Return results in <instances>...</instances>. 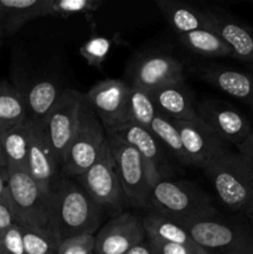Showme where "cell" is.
<instances>
[{
  "instance_id": "cell-1",
  "label": "cell",
  "mask_w": 253,
  "mask_h": 254,
  "mask_svg": "<svg viewBox=\"0 0 253 254\" xmlns=\"http://www.w3.org/2000/svg\"><path fill=\"white\" fill-rule=\"evenodd\" d=\"M101 221V207L69 179L56 180L51 190L49 230L61 241L94 235Z\"/></svg>"
},
{
  "instance_id": "cell-2",
  "label": "cell",
  "mask_w": 253,
  "mask_h": 254,
  "mask_svg": "<svg viewBox=\"0 0 253 254\" xmlns=\"http://www.w3.org/2000/svg\"><path fill=\"white\" fill-rule=\"evenodd\" d=\"M149 202L156 213L178 223L210 218L217 213L210 196L197 186L166 176L151 185Z\"/></svg>"
},
{
  "instance_id": "cell-3",
  "label": "cell",
  "mask_w": 253,
  "mask_h": 254,
  "mask_svg": "<svg viewBox=\"0 0 253 254\" xmlns=\"http://www.w3.org/2000/svg\"><path fill=\"white\" fill-rule=\"evenodd\" d=\"M220 202L232 212L245 213L253 193V165L228 150L203 168Z\"/></svg>"
},
{
  "instance_id": "cell-4",
  "label": "cell",
  "mask_w": 253,
  "mask_h": 254,
  "mask_svg": "<svg viewBox=\"0 0 253 254\" xmlns=\"http://www.w3.org/2000/svg\"><path fill=\"white\" fill-rule=\"evenodd\" d=\"M208 254H253V226L216 216L180 223Z\"/></svg>"
},
{
  "instance_id": "cell-5",
  "label": "cell",
  "mask_w": 253,
  "mask_h": 254,
  "mask_svg": "<svg viewBox=\"0 0 253 254\" xmlns=\"http://www.w3.org/2000/svg\"><path fill=\"white\" fill-rule=\"evenodd\" d=\"M9 207L17 225L49 230L51 193L40 188L26 169H10Z\"/></svg>"
},
{
  "instance_id": "cell-6",
  "label": "cell",
  "mask_w": 253,
  "mask_h": 254,
  "mask_svg": "<svg viewBox=\"0 0 253 254\" xmlns=\"http://www.w3.org/2000/svg\"><path fill=\"white\" fill-rule=\"evenodd\" d=\"M107 140L103 124L84 98L78 128L62 161L63 170L74 178L86 173L97 160Z\"/></svg>"
},
{
  "instance_id": "cell-7",
  "label": "cell",
  "mask_w": 253,
  "mask_h": 254,
  "mask_svg": "<svg viewBox=\"0 0 253 254\" xmlns=\"http://www.w3.org/2000/svg\"><path fill=\"white\" fill-rule=\"evenodd\" d=\"M107 139L126 198L136 207H146L150 205V183L143 158L129 144L116 138Z\"/></svg>"
},
{
  "instance_id": "cell-8",
  "label": "cell",
  "mask_w": 253,
  "mask_h": 254,
  "mask_svg": "<svg viewBox=\"0 0 253 254\" xmlns=\"http://www.w3.org/2000/svg\"><path fill=\"white\" fill-rule=\"evenodd\" d=\"M83 99L84 96L77 89H63L52 111L42 123L52 150L61 165L78 128Z\"/></svg>"
},
{
  "instance_id": "cell-9",
  "label": "cell",
  "mask_w": 253,
  "mask_h": 254,
  "mask_svg": "<svg viewBox=\"0 0 253 254\" xmlns=\"http://www.w3.org/2000/svg\"><path fill=\"white\" fill-rule=\"evenodd\" d=\"M79 186L99 206L119 210L126 201L121 183L117 176L111 148L107 140L93 165L77 176Z\"/></svg>"
},
{
  "instance_id": "cell-10",
  "label": "cell",
  "mask_w": 253,
  "mask_h": 254,
  "mask_svg": "<svg viewBox=\"0 0 253 254\" xmlns=\"http://www.w3.org/2000/svg\"><path fill=\"white\" fill-rule=\"evenodd\" d=\"M197 117L212 129L213 133L225 141L238 148L252 131L250 119L231 104L220 101L201 102L196 107Z\"/></svg>"
},
{
  "instance_id": "cell-11",
  "label": "cell",
  "mask_w": 253,
  "mask_h": 254,
  "mask_svg": "<svg viewBox=\"0 0 253 254\" xmlns=\"http://www.w3.org/2000/svg\"><path fill=\"white\" fill-rule=\"evenodd\" d=\"M207 29L212 30L232 52V57L253 64V29L217 6L202 7Z\"/></svg>"
},
{
  "instance_id": "cell-12",
  "label": "cell",
  "mask_w": 253,
  "mask_h": 254,
  "mask_svg": "<svg viewBox=\"0 0 253 254\" xmlns=\"http://www.w3.org/2000/svg\"><path fill=\"white\" fill-rule=\"evenodd\" d=\"M175 124L180 131L189 165L203 169L230 150L228 144L221 140L198 117L192 121L175 122Z\"/></svg>"
},
{
  "instance_id": "cell-13",
  "label": "cell",
  "mask_w": 253,
  "mask_h": 254,
  "mask_svg": "<svg viewBox=\"0 0 253 254\" xmlns=\"http://www.w3.org/2000/svg\"><path fill=\"white\" fill-rule=\"evenodd\" d=\"M129 89V84L119 79L108 78L94 84L84 96L103 124L104 130L126 123Z\"/></svg>"
},
{
  "instance_id": "cell-14",
  "label": "cell",
  "mask_w": 253,
  "mask_h": 254,
  "mask_svg": "<svg viewBox=\"0 0 253 254\" xmlns=\"http://www.w3.org/2000/svg\"><path fill=\"white\" fill-rule=\"evenodd\" d=\"M144 241H146V232L143 221L124 212L112 218L99 230L94 254H126Z\"/></svg>"
},
{
  "instance_id": "cell-15",
  "label": "cell",
  "mask_w": 253,
  "mask_h": 254,
  "mask_svg": "<svg viewBox=\"0 0 253 254\" xmlns=\"http://www.w3.org/2000/svg\"><path fill=\"white\" fill-rule=\"evenodd\" d=\"M107 138H116L133 146L145 163L150 188L155 181L164 178L163 148L150 129L133 123H124L113 129L106 130Z\"/></svg>"
},
{
  "instance_id": "cell-16",
  "label": "cell",
  "mask_w": 253,
  "mask_h": 254,
  "mask_svg": "<svg viewBox=\"0 0 253 254\" xmlns=\"http://www.w3.org/2000/svg\"><path fill=\"white\" fill-rule=\"evenodd\" d=\"M30 122V145L27 155V171L31 178L47 193H51L56 183L59 165L42 123Z\"/></svg>"
},
{
  "instance_id": "cell-17",
  "label": "cell",
  "mask_w": 253,
  "mask_h": 254,
  "mask_svg": "<svg viewBox=\"0 0 253 254\" xmlns=\"http://www.w3.org/2000/svg\"><path fill=\"white\" fill-rule=\"evenodd\" d=\"M133 83L148 92L184 78V66L168 54H149L140 57L133 67Z\"/></svg>"
},
{
  "instance_id": "cell-18",
  "label": "cell",
  "mask_w": 253,
  "mask_h": 254,
  "mask_svg": "<svg viewBox=\"0 0 253 254\" xmlns=\"http://www.w3.org/2000/svg\"><path fill=\"white\" fill-rule=\"evenodd\" d=\"M192 72L202 81L242 102L253 111V72L223 66L193 67Z\"/></svg>"
},
{
  "instance_id": "cell-19",
  "label": "cell",
  "mask_w": 253,
  "mask_h": 254,
  "mask_svg": "<svg viewBox=\"0 0 253 254\" xmlns=\"http://www.w3.org/2000/svg\"><path fill=\"white\" fill-rule=\"evenodd\" d=\"M151 96L159 113L171 121L188 122L197 117L192 92L185 83V79L165 84L151 92Z\"/></svg>"
},
{
  "instance_id": "cell-20",
  "label": "cell",
  "mask_w": 253,
  "mask_h": 254,
  "mask_svg": "<svg viewBox=\"0 0 253 254\" xmlns=\"http://www.w3.org/2000/svg\"><path fill=\"white\" fill-rule=\"evenodd\" d=\"M156 5L178 36L195 30L207 29L202 9L176 0H158Z\"/></svg>"
},
{
  "instance_id": "cell-21",
  "label": "cell",
  "mask_w": 253,
  "mask_h": 254,
  "mask_svg": "<svg viewBox=\"0 0 253 254\" xmlns=\"http://www.w3.org/2000/svg\"><path fill=\"white\" fill-rule=\"evenodd\" d=\"M45 0H0V29L11 36L26 22L42 17Z\"/></svg>"
},
{
  "instance_id": "cell-22",
  "label": "cell",
  "mask_w": 253,
  "mask_h": 254,
  "mask_svg": "<svg viewBox=\"0 0 253 254\" xmlns=\"http://www.w3.org/2000/svg\"><path fill=\"white\" fill-rule=\"evenodd\" d=\"M141 221H143L144 230H145L148 238L161 241V242L185 246V247L196 251V252H206L192 240L190 233L184 226L170 220V218H166L159 213L154 212L141 218Z\"/></svg>"
},
{
  "instance_id": "cell-23",
  "label": "cell",
  "mask_w": 253,
  "mask_h": 254,
  "mask_svg": "<svg viewBox=\"0 0 253 254\" xmlns=\"http://www.w3.org/2000/svg\"><path fill=\"white\" fill-rule=\"evenodd\" d=\"M61 92L59 87L49 79H42L31 84L27 89L26 96H24L26 114L30 113L27 119L37 123H44L56 104Z\"/></svg>"
},
{
  "instance_id": "cell-24",
  "label": "cell",
  "mask_w": 253,
  "mask_h": 254,
  "mask_svg": "<svg viewBox=\"0 0 253 254\" xmlns=\"http://www.w3.org/2000/svg\"><path fill=\"white\" fill-rule=\"evenodd\" d=\"M30 145V122L11 127L0 135V148L10 169H26Z\"/></svg>"
},
{
  "instance_id": "cell-25",
  "label": "cell",
  "mask_w": 253,
  "mask_h": 254,
  "mask_svg": "<svg viewBox=\"0 0 253 254\" xmlns=\"http://www.w3.org/2000/svg\"><path fill=\"white\" fill-rule=\"evenodd\" d=\"M179 41L188 51L203 57H232L230 47L210 29H200L179 35Z\"/></svg>"
},
{
  "instance_id": "cell-26",
  "label": "cell",
  "mask_w": 253,
  "mask_h": 254,
  "mask_svg": "<svg viewBox=\"0 0 253 254\" xmlns=\"http://www.w3.org/2000/svg\"><path fill=\"white\" fill-rule=\"evenodd\" d=\"M27 119L24 94L5 82L0 91V135Z\"/></svg>"
},
{
  "instance_id": "cell-27",
  "label": "cell",
  "mask_w": 253,
  "mask_h": 254,
  "mask_svg": "<svg viewBox=\"0 0 253 254\" xmlns=\"http://www.w3.org/2000/svg\"><path fill=\"white\" fill-rule=\"evenodd\" d=\"M158 109L154 103L151 92L130 84L126 103V123L138 124L144 128H150Z\"/></svg>"
},
{
  "instance_id": "cell-28",
  "label": "cell",
  "mask_w": 253,
  "mask_h": 254,
  "mask_svg": "<svg viewBox=\"0 0 253 254\" xmlns=\"http://www.w3.org/2000/svg\"><path fill=\"white\" fill-rule=\"evenodd\" d=\"M149 129L155 135V138L160 141L161 145L165 146L179 161L189 165L188 156H186L183 141H181L180 131H179L175 122L158 112Z\"/></svg>"
},
{
  "instance_id": "cell-29",
  "label": "cell",
  "mask_w": 253,
  "mask_h": 254,
  "mask_svg": "<svg viewBox=\"0 0 253 254\" xmlns=\"http://www.w3.org/2000/svg\"><path fill=\"white\" fill-rule=\"evenodd\" d=\"M20 227L25 254H57L60 241L51 231L34 226L20 225Z\"/></svg>"
},
{
  "instance_id": "cell-30",
  "label": "cell",
  "mask_w": 253,
  "mask_h": 254,
  "mask_svg": "<svg viewBox=\"0 0 253 254\" xmlns=\"http://www.w3.org/2000/svg\"><path fill=\"white\" fill-rule=\"evenodd\" d=\"M103 4L102 1L96 0H45L42 16H57L67 17L76 14H88V12L97 11L99 6Z\"/></svg>"
},
{
  "instance_id": "cell-31",
  "label": "cell",
  "mask_w": 253,
  "mask_h": 254,
  "mask_svg": "<svg viewBox=\"0 0 253 254\" xmlns=\"http://www.w3.org/2000/svg\"><path fill=\"white\" fill-rule=\"evenodd\" d=\"M111 45L112 41L108 37L94 35L79 47V55L86 60L89 66L102 68V64L109 54Z\"/></svg>"
},
{
  "instance_id": "cell-32",
  "label": "cell",
  "mask_w": 253,
  "mask_h": 254,
  "mask_svg": "<svg viewBox=\"0 0 253 254\" xmlns=\"http://www.w3.org/2000/svg\"><path fill=\"white\" fill-rule=\"evenodd\" d=\"M96 236L81 235L61 241L57 254H94Z\"/></svg>"
},
{
  "instance_id": "cell-33",
  "label": "cell",
  "mask_w": 253,
  "mask_h": 254,
  "mask_svg": "<svg viewBox=\"0 0 253 254\" xmlns=\"http://www.w3.org/2000/svg\"><path fill=\"white\" fill-rule=\"evenodd\" d=\"M0 254H25L20 225H12L0 237Z\"/></svg>"
},
{
  "instance_id": "cell-34",
  "label": "cell",
  "mask_w": 253,
  "mask_h": 254,
  "mask_svg": "<svg viewBox=\"0 0 253 254\" xmlns=\"http://www.w3.org/2000/svg\"><path fill=\"white\" fill-rule=\"evenodd\" d=\"M149 246L154 254H208L207 252H196V251L190 250L185 246L175 245V243L161 242V241L151 240L146 237Z\"/></svg>"
},
{
  "instance_id": "cell-35",
  "label": "cell",
  "mask_w": 253,
  "mask_h": 254,
  "mask_svg": "<svg viewBox=\"0 0 253 254\" xmlns=\"http://www.w3.org/2000/svg\"><path fill=\"white\" fill-rule=\"evenodd\" d=\"M7 183H9V164L0 148V202L9 206Z\"/></svg>"
},
{
  "instance_id": "cell-36",
  "label": "cell",
  "mask_w": 253,
  "mask_h": 254,
  "mask_svg": "<svg viewBox=\"0 0 253 254\" xmlns=\"http://www.w3.org/2000/svg\"><path fill=\"white\" fill-rule=\"evenodd\" d=\"M15 223H16V221H15V217L9 206L0 202V237Z\"/></svg>"
},
{
  "instance_id": "cell-37",
  "label": "cell",
  "mask_w": 253,
  "mask_h": 254,
  "mask_svg": "<svg viewBox=\"0 0 253 254\" xmlns=\"http://www.w3.org/2000/svg\"><path fill=\"white\" fill-rule=\"evenodd\" d=\"M238 153L242 154L248 161L253 165V126H252V131H251L250 136L247 138V140L242 144V145L238 146Z\"/></svg>"
},
{
  "instance_id": "cell-38",
  "label": "cell",
  "mask_w": 253,
  "mask_h": 254,
  "mask_svg": "<svg viewBox=\"0 0 253 254\" xmlns=\"http://www.w3.org/2000/svg\"><path fill=\"white\" fill-rule=\"evenodd\" d=\"M126 254H154V252L151 251L148 241H144V242L139 243V245H136L135 247L131 248V250Z\"/></svg>"
},
{
  "instance_id": "cell-39",
  "label": "cell",
  "mask_w": 253,
  "mask_h": 254,
  "mask_svg": "<svg viewBox=\"0 0 253 254\" xmlns=\"http://www.w3.org/2000/svg\"><path fill=\"white\" fill-rule=\"evenodd\" d=\"M245 215L247 216L248 221H250L251 225L253 226V193H252V197H251L250 205H248V207H247V210H246Z\"/></svg>"
},
{
  "instance_id": "cell-40",
  "label": "cell",
  "mask_w": 253,
  "mask_h": 254,
  "mask_svg": "<svg viewBox=\"0 0 253 254\" xmlns=\"http://www.w3.org/2000/svg\"><path fill=\"white\" fill-rule=\"evenodd\" d=\"M4 32H2V30L0 29V45H1V42H2V40H4Z\"/></svg>"
},
{
  "instance_id": "cell-41",
  "label": "cell",
  "mask_w": 253,
  "mask_h": 254,
  "mask_svg": "<svg viewBox=\"0 0 253 254\" xmlns=\"http://www.w3.org/2000/svg\"><path fill=\"white\" fill-rule=\"evenodd\" d=\"M248 68H250V71H251V72H253V64H248Z\"/></svg>"
},
{
  "instance_id": "cell-42",
  "label": "cell",
  "mask_w": 253,
  "mask_h": 254,
  "mask_svg": "<svg viewBox=\"0 0 253 254\" xmlns=\"http://www.w3.org/2000/svg\"><path fill=\"white\" fill-rule=\"evenodd\" d=\"M4 84H5V82H0V91H1V89H2Z\"/></svg>"
}]
</instances>
